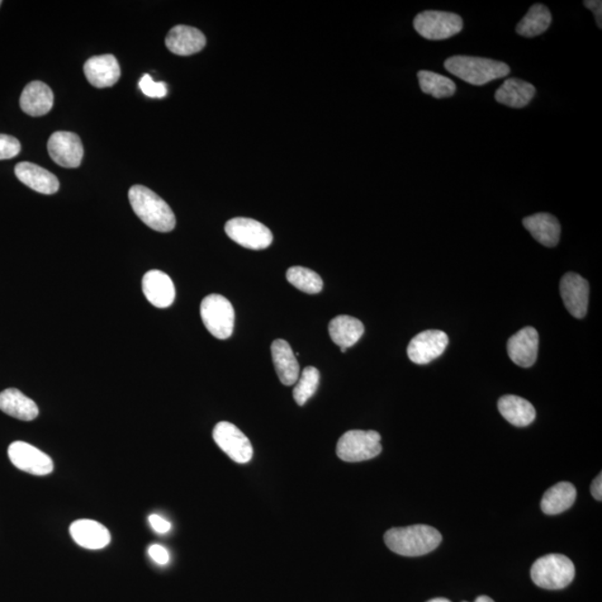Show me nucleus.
Returning <instances> with one entry per match:
<instances>
[{
    "label": "nucleus",
    "mask_w": 602,
    "mask_h": 602,
    "mask_svg": "<svg viewBox=\"0 0 602 602\" xmlns=\"http://www.w3.org/2000/svg\"><path fill=\"white\" fill-rule=\"evenodd\" d=\"M384 540L388 549L400 556L421 557L440 546L442 534L430 525L415 524L388 530Z\"/></svg>",
    "instance_id": "obj_1"
},
{
    "label": "nucleus",
    "mask_w": 602,
    "mask_h": 602,
    "mask_svg": "<svg viewBox=\"0 0 602 602\" xmlns=\"http://www.w3.org/2000/svg\"><path fill=\"white\" fill-rule=\"evenodd\" d=\"M129 200L135 215L155 231L170 232L174 229L175 216L172 208L158 194L144 186H133Z\"/></svg>",
    "instance_id": "obj_2"
},
{
    "label": "nucleus",
    "mask_w": 602,
    "mask_h": 602,
    "mask_svg": "<svg viewBox=\"0 0 602 602\" xmlns=\"http://www.w3.org/2000/svg\"><path fill=\"white\" fill-rule=\"evenodd\" d=\"M445 69L464 82L482 87L492 80L504 79L511 72L504 61L473 56H452L444 63Z\"/></svg>",
    "instance_id": "obj_3"
},
{
    "label": "nucleus",
    "mask_w": 602,
    "mask_h": 602,
    "mask_svg": "<svg viewBox=\"0 0 602 602\" xmlns=\"http://www.w3.org/2000/svg\"><path fill=\"white\" fill-rule=\"evenodd\" d=\"M576 569L573 562L563 554L551 553L538 559L531 568V578L543 589L559 590L573 581Z\"/></svg>",
    "instance_id": "obj_4"
},
{
    "label": "nucleus",
    "mask_w": 602,
    "mask_h": 602,
    "mask_svg": "<svg viewBox=\"0 0 602 602\" xmlns=\"http://www.w3.org/2000/svg\"><path fill=\"white\" fill-rule=\"evenodd\" d=\"M382 449L381 435L375 431L354 430L341 436L336 453L345 462H363L378 457Z\"/></svg>",
    "instance_id": "obj_5"
},
{
    "label": "nucleus",
    "mask_w": 602,
    "mask_h": 602,
    "mask_svg": "<svg viewBox=\"0 0 602 602\" xmlns=\"http://www.w3.org/2000/svg\"><path fill=\"white\" fill-rule=\"evenodd\" d=\"M203 324L218 339L231 338L235 327V310L232 303L221 295H208L201 302Z\"/></svg>",
    "instance_id": "obj_6"
},
{
    "label": "nucleus",
    "mask_w": 602,
    "mask_h": 602,
    "mask_svg": "<svg viewBox=\"0 0 602 602\" xmlns=\"http://www.w3.org/2000/svg\"><path fill=\"white\" fill-rule=\"evenodd\" d=\"M414 28L425 40L444 41L462 32L463 19L453 13L426 11L414 18Z\"/></svg>",
    "instance_id": "obj_7"
},
{
    "label": "nucleus",
    "mask_w": 602,
    "mask_h": 602,
    "mask_svg": "<svg viewBox=\"0 0 602 602\" xmlns=\"http://www.w3.org/2000/svg\"><path fill=\"white\" fill-rule=\"evenodd\" d=\"M226 234L244 248L263 250L273 244V236L267 227L249 218H235L227 222Z\"/></svg>",
    "instance_id": "obj_8"
},
{
    "label": "nucleus",
    "mask_w": 602,
    "mask_h": 602,
    "mask_svg": "<svg viewBox=\"0 0 602 602\" xmlns=\"http://www.w3.org/2000/svg\"><path fill=\"white\" fill-rule=\"evenodd\" d=\"M213 440L232 461L245 464L254 457V449L246 436L229 421H220L213 430Z\"/></svg>",
    "instance_id": "obj_9"
},
{
    "label": "nucleus",
    "mask_w": 602,
    "mask_h": 602,
    "mask_svg": "<svg viewBox=\"0 0 602 602\" xmlns=\"http://www.w3.org/2000/svg\"><path fill=\"white\" fill-rule=\"evenodd\" d=\"M8 457L18 470L32 476H49L54 470L53 459L49 455L21 440L9 445Z\"/></svg>",
    "instance_id": "obj_10"
},
{
    "label": "nucleus",
    "mask_w": 602,
    "mask_h": 602,
    "mask_svg": "<svg viewBox=\"0 0 602 602\" xmlns=\"http://www.w3.org/2000/svg\"><path fill=\"white\" fill-rule=\"evenodd\" d=\"M51 160L63 168H79L82 163L84 148L79 136L73 132H55L47 144Z\"/></svg>",
    "instance_id": "obj_11"
},
{
    "label": "nucleus",
    "mask_w": 602,
    "mask_h": 602,
    "mask_svg": "<svg viewBox=\"0 0 602 602\" xmlns=\"http://www.w3.org/2000/svg\"><path fill=\"white\" fill-rule=\"evenodd\" d=\"M448 344V335L442 330L421 331L411 340L407 355L414 364L426 365L440 357Z\"/></svg>",
    "instance_id": "obj_12"
},
{
    "label": "nucleus",
    "mask_w": 602,
    "mask_h": 602,
    "mask_svg": "<svg viewBox=\"0 0 602 602\" xmlns=\"http://www.w3.org/2000/svg\"><path fill=\"white\" fill-rule=\"evenodd\" d=\"M560 293L570 315L577 320L584 319L589 302V282L580 274L568 273L561 279Z\"/></svg>",
    "instance_id": "obj_13"
},
{
    "label": "nucleus",
    "mask_w": 602,
    "mask_h": 602,
    "mask_svg": "<svg viewBox=\"0 0 602 602\" xmlns=\"http://www.w3.org/2000/svg\"><path fill=\"white\" fill-rule=\"evenodd\" d=\"M539 334L533 327H524L508 340V354L520 367L533 366L538 357Z\"/></svg>",
    "instance_id": "obj_14"
},
{
    "label": "nucleus",
    "mask_w": 602,
    "mask_h": 602,
    "mask_svg": "<svg viewBox=\"0 0 602 602\" xmlns=\"http://www.w3.org/2000/svg\"><path fill=\"white\" fill-rule=\"evenodd\" d=\"M142 291L146 300L156 308H168L175 300L172 279L160 270H151L144 274Z\"/></svg>",
    "instance_id": "obj_15"
},
{
    "label": "nucleus",
    "mask_w": 602,
    "mask_h": 602,
    "mask_svg": "<svg viewBox=\"0 0 602 602\" xmlns=\"http://www.w3.org/2000/svg\"><path fill=\"white\" fill-rule=\"evenodd\" d=\"M84 73L94 88H111L121 78V68L113 55L94 56L84 64Z\"/></svg>",
    "instance_id": "obj_16"
},
{
    "label": "nucleus",
    "mask_w": 602,
    "mask_h": 602,
    "mask_svg": "<svg viewBox=\"0 0 602 602\" xmlns=\"http://www.w3.org/2000/svg\"><path fill=\"white\" fill-rule=\"evenodd\" d=\"M207 44L206 36L197 28L178 25L169 32L165 45L173 54L190 56L199 53Z\"/></svg>",
    "instance_id": "obj_17"
},
{
    "label": "nucleus",
    "mask_w": 602,
    "mask_h": 602,
    "mask_svg": "<svg viewBox=\"0 0 602 602\" xmlns=\"http://www.w3.org/2000/svg\"><path fill=\"white\" fill-rule=\"evenodd\" d=\"M69 533L79 546L88 550H101L111 542L110 531L94 520L75 521Z\"/></svg>",
    "instance_id": "obj_18"
},
{
    "label": "nucleus",
    "mask_w": 602,
    "mask_h": 602,
    "mask_svg": "<svg viewBox=\"0 0 602 602\" xmlns=\"http://www.w3.org/2000/svg\"><path fill=\"white\" fill-rule=\"evenodd\" d=\"M15 174L19 181L42 194H54L60 190L59 179L40 165L21 162L16 165Z\"/></svg>",
    "instance_id": "obj_19"
},
{
    "label": "nucleus",
    "mask_w": 602,
    "mask_h": 602,
    "mask_svg": "<svg viewBox=\"0 0 602 602\" xmlns=\"http://www.w3.org/2000/svg\"><path fill=\"white\" fill-rule=\"evenodd\" d=\"M23 112L31 116H46L54 104V94L49 85L35 80L27 85L19 99Z\"/></svg>",
    "instance_id": "obj_20"
},
{
    "label": "nucleus",
    "mask_w": 602,
    "mask_h": 602,
    "mask_svg": "<svg viewBox=\"0 0 602 602\" xmlns=\"http://www.w3.org/2000/svg\"><path fill=\"white\" fill-rule=\"evenodd\" d=\"M523 226L534 240L548 248H553L560 240V224L557 218L550 213H535L533 216L524 218Z\"/></svg>",
    "instance_id": "obj_21"
},
{
    "label": "nucleus",
    "mask_w": 602,
    "mask_h": 602,
    "mask_svg": "<svg viewBox=\"0 0 602 602\" xmlns=\"http://www.w3.org/2000/svg\"><path fill=\"white\" fill-rule=\"evenodd\" d=\"M272 355L277 375L283 385H293L300 378L301 368L291 345L286 340L277 339L272 345Z\"/></svg>",
    "instance_id": "obj_22"
},
{
    "label": "nucleus",
    "mask_w": 602,
    "mask_h": 602,
    "mask_svg": "<svg viewBox=\"0 0 602 602\" xmlns=\"http://www.w3.org/2000/svg\"><path fill=\"white\" fill-rule=\"evenodd\" d=\"M0 411L14 419L26 421L35 420L40 413L36 403L17 388H7L0 393Z\"/></svg>",
    "instance_id": "obj_23"
},
{
    "label": "nucleus",
    "mask_w": 602,
    "mask_h": 602,
    "mask_svg": "<svg viewBox=\"0 0 602 602\" xmlns=\"http://www.w3.org/2000/svg\"><path fill=\"white\" fill-rule=\"evenodd\" d=\"M537 89L533 84L519 79H508L495 92L496 102L504 106L523 108L533 101Z\"/></svg>",
    "instance_id": "obj_24"
},
{
    "label": "nucleus",
    "mask_w": 602,
    "mask_h": 602,
    "mask_svg": "<svg viewBox=\"0 0 602 602\" xmlns=\"http://www.w3.org/2000/svg\"><path fill=\"white\" fill-rule=\"evenodd\" d=\"M497 407L502 416L510 424L524 428L535 420V409L533 404L523 397L515 395H505L501 397Z\"/></svg>",
    "instance_id": "obj_25"
},
{
    "label": "nucleus",
    "mask_w": 602,
    "mask_h": 602,
    "mask_svg": "<svg viewBox=\"0 0 602 602\" xmlns=\"http://www.w3.org/2000/svg\"><path fill=\"white\" fill-rule=\"evenodd\" d=\"M329 335L339 347H353L364 335L363 322L350 316H338L329 322Z\"/></svg>",
    "instance_id": "obj_26"
},
{
    "label": "nucleus",
    "mask_w": 602,
    "mask_h": 602,
    "mask_svg": "<svg viewBox=\"0 0 602 602\" xmlns=\"http://www.w3.org/2000/svg\"><path fill=\"white\" fill-rule=\"evenodd\" d=\"M577 499L575 486L569 482H560L550 487L544 493L542 501V510L544 514L557 515L570 509Z\"/></svg>",
    "instance_id": "obj_27"
},
{
    "label": "nucleus",
    "mask_w": 602,
    "mask_h": 602,
    "mask_svg": "<svg viewBox=\"0 0 602 602\" xmlns=\"http://www.w3.org/2000/svg\"><path fill=\"white\" fill-rule=\"evenodd\" d=\"M551 23L552 16L548 7L542 4H535L521 19L518 26H516V32L527 38L542 35L544 32L548 31Z\"/></svg>",
    "instance_id": "obj_28"
},
{
    "label": "nucleus",
    "mask_w": 602,
    "mask_h": 602,
    "mask_svg": "<svg viewBox=\"0 0 602 602\" xmlns=\"http://www.w3.org/2000/svg\"><path fill=\"white\" fill-rule=\"evenodd\" d=\"M421 92L435 98L452 97L457 92V85L451 79L431 70H420L417 74Z\"/></svg>",
    "instance_id": "obj_29"
},
{
    "label": "nucleus",
    "mask_w": 602,
    "mask_h": 602,
    "mask_svg": "<svg viewBox=\"0 0 602 602\" xmlns=\"http://www.w3.org/2000/svg\"><path fill=\"white\" fill-rule=\"evenodd\" d=\"M286 277L293 287L303 292L310 293V295L320 293L322 291V286H324L319 273L312 272L310 269L300 267V265L288 269Z\"/></svg>",
    "instance_id": "obj_30"
},
{
    "label": "nucleus",
    "mask_w": 602,
    "mask_h": 602,
    "mask_svg": "<svg viewBox=\"0 0 602 602\" xmlns=\"http://www.w3.org/2000/svg\"><path fill=\"white\" fill-rule=\"evenodd\" d=\"M320 374L319 369L308 366L303 369L301 376L293 390V398L298 405H305L307 401L315 394L320 385Z\"/></svg>",
    "instance_id": "obj_31"
},
{
    "label": "nucleus",
    "mask_w": 602,
    "mask_h": 602,
    "mask_svg": "<svg viewBox=\"0 0 602 602\" xmlns=\"http://www.w3.org/2000/svg\"><path fill=\"white\" fill-rule=\"evenodd\" d=\"M139 87L141 91L144 92L146 97L151 98H163L167 97L168 88L167 84L163 82L156 83L152 79L151 76L146 74L144 78L141 79Z\"/></svg>",
    "instance_id": "obj_32"
},
{
    "label": "nucleus",
    "mask_w": 602,
    "mask_h": 602,
    "mask_svg": "<svg viewBox=\"0 0 602 602\" xmlns=\"http://www.w3.org/2000/svg\"><path fill=\"white\" fill-rule=\"evenodd\" d=\"M22 145L16 137L0 134V160L15 158L21 153Z\"/></svg>",
    "instance_id": "obj_33"
},
{
    "label": "nucleus",
    "mask_w": 602,
    "mask_h": 602,
    "mask_svg": "<svg viewBox=\"0 0 602 602\" xmlns=\"http://www.w3.org/2000/svg\"><path fill=\"white\" fill-rule=\"evenodd\" d=\"M149 556L152 560L158 563L160 566L167 565L170 560V554L168 550L161 544H152L149 548Z\"/></svg>",
    "instance_id": "obj_34"
},
{
    "label": "nucleus",
    "mask_w": 602,
    "mask_h": 602,
    "mask_svg": "<svg viewBox=\"0 0 602 602\" xmlns=\"http://www.w3.org/2000/svg\"><path fill=\"white\" fill-rule=\"evenodd\" d=\"M149 523L151 524L152 529H153L155 533H158L160 534L168 533L169 531L171 530V523H169V521L163 519L162 516H160L158 514L150 515Z\"/></svg>",
    "instance_id": "obj_35"
},
{
    "label": "nucleus",
    "mask_w": 602,
    "mask_h": 602,
    "mask_svg": "<svg viewBox=\"0 0 602 602\" xmlns=\"http://www.w3.org/2000/svg\"><path fill=\"white\" fill-rule=\"evenodd\" d=\"M584 5L595 14L597 26L602 28V2L600 0H586Z\"/></svg>",
    "instance_id": "obj_36"
},
{
    "label": "nucleus",
    "mask_w": 602,
    "mask_h": 602,
    "mask_svg": "<svg viewBox=\"0 0 602 602\" xmlns=\"http://www.w3.org/2000/svg\"><path fill=\"white\" fill-rule=\"evenodd\" d=\"M591 495H594L597 501H601L602 497V476L601 473L595 478L591 485Z\"/></svg>",
    "instance_id": "obj_37"
},
{
    "label": "nucleus",
    "mask_w": 602,
    "mask_h": 602,
    "mask_svg": "<svg viewBox=\"0 0 602 602\" xmlns=\"http://www.w3.org/2000/svg\"><path fill=\"white\" fill-rule=\"evenodd\" d=\"M467 602V601H464ZM474 602H495V600H492L490 597L487 596H480L477 597V600Z\"/></svg>",
    "instance_id": "obj_38"
},
{
    "label": "nucleus",
    "mask_w": 602,
    "mask_h": 602,
    "mask_svg": "<svg viewBox=\"0 0 602 602\" xmlns=\"http://www.w3.org/2000/svg\"><path fill=\"white\" fill-rule=\"evenodd\" d=\"M428 602H451V601H449V599H445V598H434V599L430 600Z\"/></svg>",
    "instance_id": "obj_39"
},
{
    "label": "nucleus",
    "mask_w": 602,
    "mask_h": 602,
    "mask_svg": "<svg viewBox=\"0 0 602 602\" xmlns=\"http://www.w3.org/2000/svg\"><path fill=\"white\" fill-rule=\"evenodd\" d=\"M2 4H3V3H2V2H0V5H2Z\"/></svg>",
    "instance_id": "obj_40"
}]
</instances>
